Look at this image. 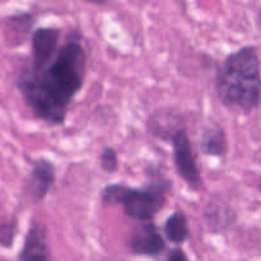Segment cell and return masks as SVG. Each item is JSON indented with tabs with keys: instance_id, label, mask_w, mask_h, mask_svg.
<instances>
[{
	"instance_id": "1",
	"label": "cell",
	"mask_w": 261,
	"mask_h": 261,
	"mask_svg": "<svg viewBox=\"0 0 261 261\" xmlns=\"http://www.w3.org/2000/svg\"><path fill=\"white\" fill-rule=\"evenodd\" d=\"M87 54L79 31L71 30L53 60L41 70L23 69L15 86L36 117L50 125L65 122L74 97L84 83Z\"/></svg>"
},
{
	"instance_id": "2",
	"label": "cell",
	"mask_w": 261,
	"mask_h": 261,
	"mask_svg": "<svg viewBox=\"0 0 261 261\" xmlns=\"http://www.w3.org/2000/svg\"><path fill=\"white\" fill-rule=\"evenodd\" d=\"M217 97L226 107H237L251 112L260 103V60L255 46H244L233 51L217 70L214 81Z\"/></svg>"
},
{
	"instance_id": "3",
	"label": "cell",
	"mask_w": 261,
	"mask_h": 261,
	"mask_svg": "<svg viewBox=\"0 0 261 261\" xmlns=\"http://www.w3.org/2000/svg\"><path fill=\"white\" fill-rule=\"evenodd\" d=\"M172 180L160 167L147 168V182L143 188H132L120 184L116 205H121L125 216L137 222L153 221L167 201Z\"/></svg>"
},
{
	"instance_id": "4",
	"label": "cell",
	"mask_w": 261,
	"mask_h": 261,
	"mask_svg": "<svg viewBox=\"0 0 261 261\" xmlns=\"http://www.w3.org/2000/svg\"><path fill=\"white\" fill-rule=\"evenodd\" d=\"M172 145L173 165L177 175L185 181L193 191H199L203 186L200 170L193 152L190 137L184 126H181L168 140Z\"/></svg>"
},
{
	"instance_id": "5",
	"label": "cell",
	"mask_w": 261,
	"mask_h": 261,
	"mask_svg": "<svg viewBox=\"0 0 261 261\" xmlns=\"http://www.w3.org/2000/svg\"><path fill=\"white\" fill-rule=\"evenodd\" d=\"M126 239L129 252L138 256L160 257L166 251L165 236L153 221L139 222Z\"/></svg>"
},
{
	"instance_id": "6",
	"label": "cell",
	"mask_w": 261,
	"mask_h": 261,
	"mask_svg": "<svg viewBox=\"0 0 261 261\" xmlns=\"http://www.w3.org/2000/svg\"><path fill=\"white\" fill-rule=\"evenodd\" d=\"M56 177V167L53 161L40 157L33 161L32 168L25 181V194L33 203H40L50 193Z\"/></svg>"
},
{
	"instance_id": "7",
	"label": "cell",
	"mask_w": 261,
	"mask_h": 261,
	"mask_svg": "<svg viewBox=\"0 0 261 261\" xmlns=\"http://www.w3.org/2000/svg\"><path fill=\"white\" fill-rule=\"evenodd\" d=\"M60 28L38 27L31 35V53H32L33 70H41L54 59L58 53Z\"/></svg>"
},
{
	"instance_id": "8",
	"label": "cell",
	"mask_w": 261,
	"mask_h": 261,
	"mask_svg": "<svg viewBox=\"0 0 261 261\" xmlns=\"http://www.w3.org/2000/svg\"><path fill=\"white\" fill-rule=\"evenodd\" d=\"M17 257L20 261H47L51 259L47 228L42 222H31L23 246Z\"/></svg>"
},
{
	"instance_id": "9",
	"label": "cell",
	"mask_w": 261,
	"mask_h": 261,
	"mask_svg": "<svg viewBox=\"0 0 261 261\" xmlns=\"http://www.w3.org/2000/svg\"><path fill=\"white\" fill-rule=\"evenodd\" d=\"M199 149L204 155L222 158L227 153L226 133L219 126H206L199 138Z\"/></svg>"
},
{
	"instance_id": "10",
	"label": "cell",
	"mask_w": 261,
	"mask_h": 261,
	"mask_svg": "<svg viewBox=\"0 0 261 261\" xmlns=\"http://www.w3.org/2000/svg\"><path fill=\"white\" fill-rule=\"evenodd\" d=\"M163 234L175 246H181L190 237L188 217L182 211H176L167 217L163 224Z\"/></svg>"
},
{
	"instance_id": "11",
	"label": "cell",
	"mask_w": 261,
	"mask_h": 261,
	"mask_svg": "<svg viewBox=\"0 0 261 261\" xmlns=\"http://www.w3.org/2000/svg\"><path fill=\"white\" fill-rule=\"evenodd\" d=\"M36 22L35 15L31 13H18L7 18V36L10 45H20L27 40Z\"/></svg>"
},
{
	"instance_id": "12",
	"label": "cell",
	"mask_w": 261,
	"mask_h": 261,
	"mask_svg": "<svg viewBox=\"0 0 261 261\" xmlns=\"http://www.w3.org/2000/svg\"><path fill=\"white\" fill-rule=\"evenodd\" d=\"M182 125L180 124V119L173 116L171 112L165 114V112L158 111L157 114L149 117L148 121V130L153 137L158 138L163 142H168L170 138L177 132Z\"/></svg>"
},
{
	"instance_id": "13",
	"label": "cell",
	"mask_w": 261,
	"mask_h": 261,
	"mask_svg": "<svg viewBox=\"0 0 261 261\" xmlns=\"http://www.w3.org/2000/svg\"><path fill=\"white\" fill-rule=\"evenodd\" d=\"M18 233V219L15 217H0V246L12 249Z\"/></svg>"
},
{
	"instance_id": "14",
	"label": "cell",
	"mask_w": 261,
	"mask_h": 261,
	"mask_svg": "<svg viewBox=\"0 0 261 261\" xmlns=\"http://www.w3.org/2000/svg\"><path fill=\"white\" fill-rule=\"evenodd\" d=\"M99 165L106 173L117 172L120 167L119 155L112 147H105L99 154Z\"/></svg>"
},
{
	"instance_id": "15",
	"label": "cell",
	"mask_w": 261,
	"mask_h": 261,
	"mask_svg": "<svg viewBox=\"0 0 261 261\" xmlns=\"http://www.w3.org/2000/svg\"><path fill=\"white\" fill-rule=\"evenodd\" d=\"M165 259L167 261H188L189 256L180 246H176L170 251H167Z\"/></svg>"
},
{
	"instance_id": "16",
	"label": "cell",
	"mask_w": 261,
	"mask_h": 261,
	"mask_svg": "<svg viewBox=\"0 0 261 261\" xmlns=\"http://www.w3.org/2000/svg\"><path fill=\"white\" fill-rule=\"evenodd\" d=\"M84 2L92 5H105L109 3V0H84Z\"/></svg>"
},
{
	"instance_id": "17",
	"label": "cell",
	"mask_w": 261,
	"mask_h": 261,
	"mask_svg": "<svg viewBox=\"0 0 261 261\" xmlns=\"http://www.w3.org/2000/svg\"><path fill=\"white\" fill-rule=\"evenodd\" d=\"M259 189L261 190V180H260V182H259Z\"/></svg>"
},
{
	"instance_id": "18",
	"label": "cell",
	"mask_w": 261,
	"mask_h": 261,
	"mask_svg": "<svg viewBox=\"0 0 261 261\" xmlns=\"http://www.w3.org/2000/svg\"><path fill=\"white\" fill-rule=\"evenodd\" d=\"M260 20H261V10H260Z\"/></svg>"
}]
</instances>
